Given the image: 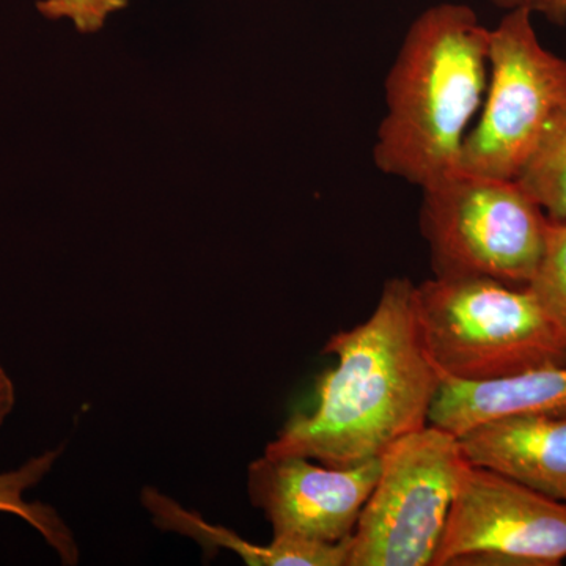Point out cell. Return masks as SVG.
I'll return each mask as SVG.
<instances>
[{
	"instance_id": "cell-13",
	"label": "cell",
	"mask_w": 566,
	"mask_h": 566,
	"mask_svg": "<svg viewBox=\"0 0 566 566\" xmlns=\"http://www.w3.org/2000/svg\"><path fill=\"white\" fill-rule=\"evenodd\" d=\"M553 221H566V104L515 178Z\"/></svg>"
},
{
	"instance_id": "cell-4",
	"label": "cell",
	"mask_w": 566,
	"mask_h": 566,
	"mask_svg": "<svg viewBox=\"0 0 566 566\" xmlns=\"http://www.w3.org/2000/svg\"><path fill=\"white\" fill-rule=\"evenodd\" d=\"M422 191L420 227L434 275L528 285L549 218L520 182L457 170Z\"/></svg>"
},
{
	"instance_id": "cell-16",
	"label": "cell",
	"mask_w": 566,
	"mask_h": 566,
	"mask_svg": "<svg viewBox=\"0 0 566 566\" xmlns=\"http://www.w3.org/2000/svg\"><path fill=\"white\" fill-rule=\"evenodd\" d=\"M14 401H17V392H14L13 381L11 378L2 379L0 381V428L13 411Z\"/></svg>"
},
{
	"instance_id": "cell-10",
	"label": "cell",
	"mask_w": 566,
	"mask_h": 566,
	"mask_svg": "<svg viewBox=\"0 0 566 566\" xmlns=\"http://www.w3.org/2000/svg\"><path fill=\"white\" fill-rule=\"evenodd\" d=\"M565 412L566 365H554L490 381L444 378L431 406L430 423L461 438L504 417Z\"/></svg>"
},
{
	"instance_id": "cell-9",
	"label": "cell",
	"mask_w": 566,
	"mask_h": 566,
	"mask_svg": "<svg viewBox=\"0 0 566 566\" xmlns=\"http://www.w3.org/2000/svg\"><path fill=\"white\" fill-rule=\"evenodd\" d=\"M460 441L469 463L566 502V412L491 420Z\"/></svg>"
},
{
	"instance_id": "cell-15",
	"label": "cell",
	"mask_w": 566,
	"mask_h": 566,
	"mask_svg": "<svg viewBox=\"0 0 566 566\" xmlns=\"http://www.w3.org/2000/svg\"><path fill=\"white\" fill-rule=\"evenodd\" d=\"M126 6L128 0H43L39 2V10L52 20L71 18L77 31L91 33L103 28L107 14Z\"/></svg>"
},
{
	"instance_id": "cell-14",
	"label": "cell",
	"mask_w": 566,
	"mask_h": 566,
	"mask_svg": "<svg viewBox=\"0 0 566 566\" xmlns=\"http://www.w3.org/2000/svg\"><path fill=\"white\" fill-rule=\"evenodd\" d=\"M527 286L566 342V221H547L545 251Z\"/></svg>"
},
{
	"instance_id": "cell-12",
	"label": "cell",
	"mask_w": 566,
	"mask_h": 566,
	"mask_svg": "<svg viewBox=\"0 0 566 566\" xmlns=\"http://www.w3.org/2000/svg\"><path fill=\"white\" fill-rule=\"evenodd\" d=\"M65 447L44 450L40 455L25 461L13 471L0 472V513H9L21 517L24 523L35 528L46 545L57 554L63 565H77L80 562V546L73 531L66 526L57 510L25 499L29 491L39 486L57 461L61 460Z\"/></svg>"
},
{
	"instance_id": "cell-1",
	"label": "cell",
	"mask_w": 566,
	"mask_h": 566,
	"mask_svg": "<svg viewBox=\"0 0 566 566\" xmlns=\"http://www.w3.org/2000/svg\"><path fill=\"white\" fill-rule=\"evenodd\" d=\"M416 286L390 279L374 314L327 340L323 352L337 364L316 379L314 411L290 417L266 455L346 468L381 458L430 423L442 376L424 345Z\"/></svg>"
},
{
	"instance_id": "cell-6",
	"label": "cell",
	"mask_w": 566,
	"mask_h": 566,
	"mask_svg": "<svg viewBox=\"0 0 566 566\" xmlns=\"http://www.w3.org/2000/svg\"><path fill=\"white\" fill-rule=\"evenodd\" d=\"M566 104V61L545 50L532 11H506L490 31V73L460 170L515 180L554 115Z\"/></svg>"
},
{
	"instance_id": "cell-7",
	"label": "cell",
	"mask_w": 566,
	"mask_h": 566,
	"mask_svg": "<svg viewBox=\"0 0 566 566\" xmlns=\"http://www.w3.org/2000/svg\"><path fill=\"white\" fill-rule=\"evenodd\" d=\"M566 558V502L471 464L433 566H554Z\"/></svg>"
},
{
	"instance_id": "cell-8",
	"label": "cell",
	"mask_w": 566,
	"mask_h": 566,
	"mask_svg": "<svg viewBox=\"0 0 566 566\" xmlns=\"http://www.w3.org/2000/svg\"><path fill=\"white\" fill-rule=\"evenodd\" d=\"M381 458L335 468L296 455L256 458L248 469V494L273 536L338 543L356 528L378 482Z\"/></svg>"
},
{
	"instance_id": "cell-2",
	"label": "cell",
	"mask_w": 566,
	"mask_h": 566,
	"mask_svg": "<svg viewBox=\"0 0 566 566\" xmlns=\"http://www.w3.org/2000/svg\"><path fill=\"white\" fill-rule=\"evenodd\" d=\"M490 31L463 3H439L412 22L386 80L379 170L422 189L460 170L486 95Z\"/></svg>"
},
{
	"instance_id": "cell-5",
	"label": "cell",
	"mask_w": 566,
	"mask_h": 566,
	"mask_svg": "<svg viewBox=\"0 0 566 566\" xmlns=\"http://www.w3.org/2000/svg\"><path fill=\"white\" fill-rule=\"evenodd\" d=\"M469 465L460 438L431 423L390 446L349 538L348 566H433Z\"/></svg>"
},
{
	"instance_id": "cell-11",
	"label": "cell",
	"mask_w": 566,
	"mask_h": 566,
	"mask_svg": "<svg viewBox=\"0 0 566 566\" xmlns=\"http://www.w3.org/2000/svg\"><path fill=\"white\" fill-rule=\"evenodd\" d=\"M142 505L151 515L153 524L161 531L188 536L203 551L227 549L251 566H348V539L338 543L273 536L270 545H255L230 528L208 523L199 512L186 509L175 499L153 486L140 493Z\"/></svg>"
},
{
	"instance_id": "cell-3",
	"label": "cell",
	"mask_w": 566,
	"mask_h": 566,
	"mask_svg": "<svg viewBox=\"0 0 566 566\" xmlns=\"http://www.w3.org/2000/svg\"><path fill=\"white\" fill-rule=\"evenodd\" d=\"M424 345L442 379L490 381L566 365V342L528 286L438 277L416 286Z\"/></svg>"
},
{
	"instance_id": "cell-18",
	"label": "cell",
	"mask_w": 566,
	"mask_h": 566,
	"mask_svg": "<svg viewBox=\"0 0 566 566\" xmlns=\"http://www.w3.org/2000/svg\"><path fill=\"white\" fill-rule=\"evenodd\" d=\"M490 2L494 3L499 9H504L506 11L527 9L534 13V11H536V7H538L539 0H490Z\"/></svg>"
},
{
	"instance_id": "cell-19",
	"label": "cell",
	"mask_w": 566,
	"mask_h": 566,
	"mask_svg": "<svg viewBox=\"0 0 566 566\" xmlns=\"http://www.w3.org/2000/svg\"><path fill=\"white\" fill-rule=\"evenodd\" d=\"M7 378H10V376H9V374H7L6 368L2 367V364H0V381H2V379H7Z\"/></svg>"
},
{
	"instance_id": "cell-17",
	"label": "cell",
	"mask_w": 566,
	"mask_h": 566,
	"mask_svg": "<svg viewBox=\"0 0 566 566\" xmlns=\"http://www.w3.org/2000/svg\"><path fill=\"white\" fill-rule=\"evenodd\" d=\"M536 11L546 14L553 21H564L566 18V0H539Z\"/></svg>"
}]
</instances>
